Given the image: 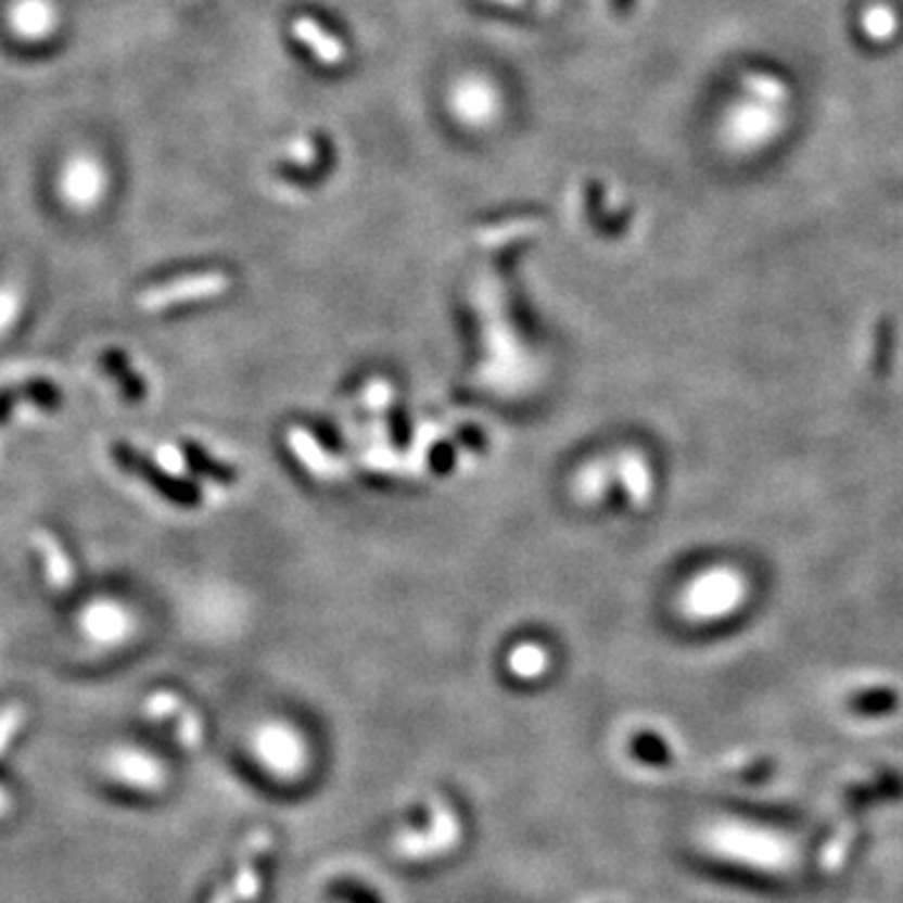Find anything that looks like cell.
I'll return each mask as SVG.
<instances>
[{
    "label": "cell",
    "mask_w": 903,
    "mask_h": 903,
    "mask_svg": "<svg viewBox=\"0 0 903 903\" xmlns=\"http://www.w3.org/2000/svg\"><path fill=\"white\" fill-rule=\"evenodd\" d=\"M899 708H901L899 690L889 688V685H883V688L859 690L849 698V711L856 715H864V717L891 715V713H896Z\"/></svg>",
    "instance_id": "5b68a950"
},
{
    "label": "cell",
    "mask_w": 903,
    "mask_h": 903,
    "mask_svg": "<svg viewBox=\"0 0 903 903\" xmlns=\"http://www.w3.org/2000/svg\"><path fill=\"white\" fill-rule=\"evenodd\" d=\"M156 457L161 459V462H164V470L166 472H179V470L183 472V457L174 447H161Z\"/></svg>",
    "instance_id": "7c38bea8"
},
{
    "label": "cell",
    "mask_w": 903,
    "mask_h": 903,
    "mask_svg": "<svg viewBox=\"0 0 903 903\" xmlns=\"http://www.w3.org/2000/svg\"><path fill=\"white\" fill-rule=\"evenodd\" d=\"M627 5H631V0H618V8H623V11H627Z\"/></svg>",
    "instance_id": "4fadbf2b"
},
{
    "label": "cell",
    "mask_w": 903,
    "mask_h": 903,
    "mask_svg": "<svg viewBox=\"0 0 903 903\" xmlns=\"http://www.w3.org/2000/svg\"><path fill=\"white\" fill-rule=\"evenodd\" d=\"M327 899L332 903H384V899L379 896L372 886L352 876H342L329 881Z\"/></svg>",
    "instance_id": "ba28073f"
},
{
    "label": "cell",
    "mask_w": 903,
    "mask_h": 903,
    "mask_svg": "<svg viewBox=\"0 0 903 903\" xmlns=\"http://www.w3.org/2000/svg\"><path fill=\"white\" fill-rule=\"evenodd\" d=\"M23 399H30L36 402V405H48V407H55L59 405V392H55V386L46 384V382H36V384H26V386H15V390H8L0 394V422L11 415V409L15 405H21Z\"/></svg>",
    "instance_id": "52a82bcc"
},
{
    "label": "cell",
    "mask_w": 903,
    "mask_h": 903,
    "mask_svg": "<svg viewBox=\"0 0 903 903\" xmlns=\"http://www.w3.org/2000/svg\"><path fill=\"white\" fill-rule=\"evenodd\" d=\"M633 753L638 761H643L645 765H656V768L671 765L673 761V753L671 748L665 746V740L652 736V733H643V736L633 740Z\"/></svg>",
    "instance_id": "9c48e42d"
},
{
    "label": "cell",
    "mask_w": 903,
    "mask_h": 903,
    "mask_svg": "<svg viewBox=\"0 0 903 903\" xmlns=\"http://www.w3.org/2000/svg\"><path fill=\"white\" fill-rule=\"evenodd\" d=\"M113 457H116V462L124 467V470H128L131 474H139V478L147 480L153 489H158L161 495L171 499V503L191 505L193 499H196V492L187 485H181V482H176L166 470H158L151 459L136 455L131 447L116 445L113 447Z\"/></svg>",
    "instance_id": "7a4b0ae2"
},
{
    "label": "cell",
    "mask_w": 903,
    "mask_h": 903,
    "mask_svg": "<svg viewBox=\"0 0 903 903\" xmlns=\"http://www.w3.org/2000/svg\"><path fill=\"white\" fill-rule=\"evenodd\" d=\"M34 545L40 552V560H43V575L48 585L53 590H68L71 583H74V568H71L59 539L48 535V532H34Z\"/></svg>",
    "instance_id": "3957f363"
},
{
    "label": "cell",
    "mask_w": 903,
    "mask_h": 903,
    "mask_svg": "<svg viewBox=\"0 0 903 903\" xmlns=\"http://www.w3.org/2000/svg\"><path fill=\"white\" fill-rule=\"evenodd\" d=\"M103 361H106L109 372L116 377L120 384H124V394L128 399L143 397V379H139L131 372V365H128V359L124 357V354H109Z\"/></svg>",
    "instance_id": "30bf717a"
},
{
    "label": "cell",
    "mask_w": 903,
    "mask_h": 903,
    "mask_svg": "<svg viewBox=\"0 0 903 903\" xmlns=\"http://www.w3.org/2000/svg\"><path fill=\"white\" fill-rule=\"evenodd\" d=\"M294 34L314 55H317V59H321L325 63L344 61V46H339V40L334 36H329L325 28H319L317 23H314L311 18H306V15L296 18Z\"/></svg>",
    "instance_id": "277c9868"
},
{
    "label": "cell",
    "mask_w": 903,
    "mask_h": 903,
    "mask_svg": "<svg viewBox=\"0 0 903 903\" xmlns=\"http://www.w3.org/2000/svg\"><path fill=\"white\" fill-rule=\"evenodd\" d=\"M896 357V321L881 317L874 332V352H870V369L878 379L889 377Z\"/></svg>",
    "instance_id": "8992f818"
},
{
    "label": "cell",
    "mask_w": 903,
    "mask_h": 903,
    "mask_svg": "<svg viewBox=\"0 0 903 903\" xmlns=\"http://www.w3.org/2000/svg\"><path fill=\"white\" fill-rule=\"evenodd\" d=\"M21 717H23V711L18 705H11L8 711H3V715H0V753L5 751L8 743H11V738L15 736V730H18Z\"/></svg>",
    "instance_id": "8fae6325"
},
{
    "label": "cell",
    "mask_w": 903,
    "mask_h": 903,
    "mask_svg": "<svg viewBox=\"0 0 903 903\" xmlns=\"http://www.w3.org/2000/svg\"><path fill=\"white\" fill-rule=\"evenodd\" d=\"M226 287H229V279L219 271L191 274V277H181L168 281V284L147 289V292L139 294L136 304H139L143 311H164L168 306H179L193 300H208V296L226 292Z\"/></svg>",
    "instance_id": "6da1fadb"
}]
</instances>
